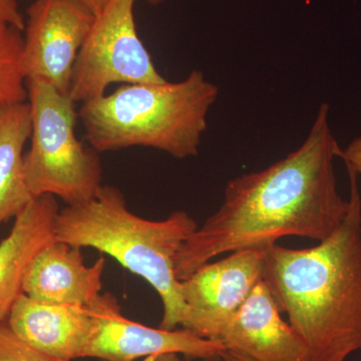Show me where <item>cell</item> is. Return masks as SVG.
Segmentation results:
<instances>
[{
    "label": "cell",
    "mask_w": 361,
    "mask_h": 361,
    "mask_svg": "<svg viewBox=\"0 0 361 361\" xmlns=\"http://www.w3.org/2000/svg\"><path fill=\"white\" fill-rule=\"evenodd\" d=\"M198 227L185 211H174L160 221L140 217L130 212L120 189L103 185L92 200L59 211L54 238L80 249H96L146 280L163 304L161 329L174 330L184 327L187 320L176 259Z\"/></svg>",
    "instance_id": "3"
},
{
    "label": "cell",
    "mask_w": 361,
    "mask_h": 361,
    "mask_svg": "<svg viewBox=\"0 0 361 361\" xmlns=\"http://www.w3.org/2000/svg\"><path fill=\"white\" fill-rule=\"evenodd\" d=\"M94 14L78 0H35L27 9L21 66L25 80H40L70 94L71 78Z\"/></svg>",
    "instance_id": "8"
},
{
    "label": "cell",
    "mask_w": 361,
    "mask_h": 361,
    "mask_svg": "<svg viewBox=\"0 0 361 361\" xmlns=\"http://www.w3.org/2000/svg\"><path fill=\"white\" fill-rule=\"evenodd\" d=\"M8 26L23 32L25 27V18L18 8L16 0H0V28Z\"/></svg>",
    "instance_id": "17"
},
{
    "label": "cell",
    "mask_w": 361,
    "mask_h": 361,
    "mask_svg": "<svg viewBox=\"0 0 361 361\" xmlns=\"http://www.w3.org/2000/svg\"><path fill=\"white\" fill-rule=\"evenodd\" d=\"M92 329L82 358L102 361H137L176 353L204 360H220L226 350L219 341L202 338L189 330L154 329L125 317L111 293L101 294L87 307Z\"/></svg>",
    "instance_id": "9"
},
{
    "label": "cell",
    "mask_w": 361,
    "mask_h": 361,
    "mask_svg": "<svg viewBox=\"0 0 361 361\" xmlns=\"http://www.w3.org/2000/svg\"><path fill=\"white\" fill-rule=\"evenodd\" d=\"M137 0H109L94 23L78 52L70 96L82 104L106 94L113 84H159L165 78L137 33Z\"/></svg>",
    "instance_id": "6"
},
{
    "label": "cell",
    "mask_w": 361,
    "mask_h": 361,
    "mask_svg": "<svg viewBox=\"0 0 361 361\" xmlns=\"http://www.w3.org/2000/svg\"><path fill=\"white\" fill-rule=\"evenodd\" d=\"M164 0H148V2L151 6H158V4H161Z\"/></svg>",
    "instance_id": "22"
},
{
    "label": "cell",
    "mask_w": 361,
    "mask_h": 361,
    "mask_svg": "<svg viewBox=\"0 0 361 361\" xmlns=\"http://www.w3.org/2000/svg\"><path fill=\"white\" fill-rule=\"evenodd\" d=\"M7 322L32 348L68 361L82 358L92 329L87 307L42 302L23 293L14 303Z\"/></svg>",
    "instance_id": "12"
},
{
    "label": "cell",
    "mask_w": 361,
    "mask_h": 361,
    "mask_svg": "<svg viewBox=\"0 0 361 361\" xmlns=\"http://www.w3.org/2000/svg\"><path fill=\"white\" fill-rule=\"evenodd\" d=\"M32 135L28 102L0 111V227L33 200L26 184L23 148Z\"/></svg>",
    "instance_id": "14"
},
{
    "label": "cell",
    "mask_w": 361,
    "mask_h": 361,
    "mask_svg": "<svg viewBox=\"0 0 361 361\" xmlns=\"http://www.w3.org/2000/svg\"><path fill=\"white\" fill-rule=\"evenodd\" d=\"M220 360L222 361H256L252 360L249 356L235 353V351L227 350V349L223 351L222 355H220Z\"/></svg>",
    "instance_id": "20"
},
{
    "label": "cell",
    "mask_w": 361,
    "mask_h": 361,
    "mask_svg": "<svg viewBox=\"0 0 361 361\" xmlns=\"http://www.w3.org/2000/svg\"><path fill=\"white\" fill-rule=\"evenodd\" d=\"M0 361H68L37 350L16 336L7 320L0 322Z\"/></svg>",
    "instance_id": "16"
},
{
    "label": "cell",
    "mask_w": 361,
    "mask_h": 361,
    "mask_svg": "<svg viewBox=\"0 0 361 361\" xmlns=\"http://www.w3.org/2000/svg\"><path fill=\"white\" fill-rule=\"evenodd\" d=\"M59 212L51 195L33 199L16 218L8 236L0 242V322H6L21 294L26 271L44 246L56 240Z\"/></svg>",
    "instance_id": "13"
},
{
    "label": "cell",
    "mask_w": 361,
    "mask_h": 361,
    "mask_svg": "<svg viewBox=\"0 0 361 361\" xmlns=\"http://www.w3.org/2000/svg\"><path fill=\"white\" fill-rule=\"evenodd\" d=\"M338 159H341L346 167L353 169L358 176L361 175V133L344 149L339 151Z\"/></svg>",
    "instance_id": "18"
},
{
    "label": "cell",
    "mask_w": 361,
    "mask_h": 361,
    "mask_svg": "<svg viewBox=\"0 0 361 361\" xmlns=\"http://www.w3.org/2000/svg\"><path fill=\"white\" fill-rule=\"evenodd\" d=\"M142 361H189L182 360L180 357L179 355H176V353H168V355H161L157 356H152V357L144 358ZM206 361H222L221 360H206Z\"/></svg>",
    "instance_id": "21"
},
{
    "label": "cell",
    "mask_w": 361,
    "mask_h": 361,
    "mask_svg": "<svg viewBox=\"0 0 361 361\" xmlns=\"http://www.w3.org/2000/svg\"><path fill=\"white\" fill-rule=\"evenodd\" d=\"M78 2L89 8L92 13L94 14V16L97 14L101 13L103 11L106 4H108L109 0H78Z\"/></svg>",
    "instance_id": "19"
},
{
    "label": "cell",
    "mask_w": 361,
    "mask_h": 361,
    "mask_svg": "<svg viewBox=\"0 0 361 361\" xmlns=\"http://www.w3.org/2000/svg\"><path fill=\"white\" fill-rule=\"evenodd\" d=\"M264 280L259 282L219 341L256 361H310L305 342L280 315Z\"/></svg>",
    "instance_id": "10"
},
{
    "label": "cell",
    "mask_w": 361,
    "mask_h": 361,
    "mask_svg": "<svg viewBox=\"0 0 361 361\" xmlns=\"http://www.w3.org/2000/svg\"><path fill=\"white\" fill-rule=\"evenodd\" d=\"M266 248L231 252L208 262L180 282L186 307L185 329L202 338L219 341L224 330L264 276Z\"/></svg>",
    "instance_id": "7"
},
{
    "label": "cell",
    "mask_w": 361,
    "mask_h": 361,
    "mask_svg": "<svg viewBox=\"0 0 361 361\" xmlns=\"http://www.w3.org/2000/svg\"><path fill=\"white\" fill-rule=\"evenodd\" d=\"M32 111L30 149L25 155L32 198L51 195L66 206L92 200L103 186L99 153L78 139L75 103L44 80H27Z\"/></svg>",
    "instance_id": "5"
},
{
    "label": "cell",
    "mask_w": 361,
    "mask_h": 361,
    "mask_svg": "<svg viewBox=\"0 0 361 361\" xmlns=\"http://www.w3.org/2000/svg\"><path fill=\"white\" fill-rule=\"evenodd\" d=\"M21 32L11 26L0 28V111L27 102V87L21 66Z\"/></svg>",
    "instance_id": "15"
},
{
    "label": "cell",
    "mask_w": 361,
    "mask_h": 361,
    "mask_svg": "<svg viewBox=\"0 0 361 361\" xmlns=\"http://www.w3.org/2000/svg\"><path fill=\"white\" fill-rule=\"evenodd\" d=\"M323 103L302 144L269 167L234 178L226 185L217 211L190 235L176 259V276L187 279L224 254L267 248L280 238L322 242L348 212L339 193L334 161L341 147Z\"/></svg>",
    "instance_id": "1"
},
{
    "label": "cell",
    "mask_w": 361,
    "mask_h": 361,
    "mask_svg": "<svg viewBox=\"0 0 361 361\" xmlns=\"http://www.w3.org/2000/svg\"><path fill=\"white\" fill-rule=\"evenodd\" d=\"M349 208L329 237L310 248L267 247L263 280L305 342L310 361L361 353V195L346 167Z\"/></svg>",
    "instance_id": "2"
},
{
    "label": "cell",
    "mask_w": 361,
    "mask_h": 361,
    "mask_svg": "<svg viewBox=\"0 0 361 361\" xmlns=\"http://www.w3.org/2000/svg\"><path fill=\"white\" fill-rule=\"evenodd\" d=\"M220 90L194 70L177 82L123 85L80 104L85 140L97 153L132 147L184 160L199 154Z\"/></svg>",
    "instance_id": "4"
},
{
    "label": "cell",
    "mask_w": 361,
    "mask_h": 361,
    "mask_svg": "<svg viewBox=\"0 0 361 361\" xmlns=\"http://www.w3.org/2000/svg\"><path fill=\"white\" fill-rule=\"evenodd\" d=\"M106 258L85 264L82 249L54 240L33 258L23 294L42 302L90 307L102 294Z\"/></svg>",
    "instance_id": "11"
}]
</instances>
